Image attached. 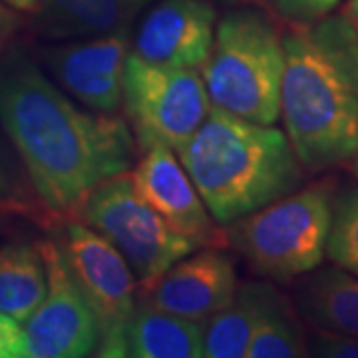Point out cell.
Segmentation results:
<instances>
[{"label":"cell","mask_w":358,"mask_h":358,"mask_svg":"<svg viewBox=\"0 0 358 358\" xmlns=\"http://www.w3.org/2000/svg\"><path fill=\"white\" fill-rule=\"evenodd\" d=\"M237 273L221 247H199L155 282L148 301L181 319L207 322L233 299Z\"/></svg>","instance_id":"4fadbf2b"},{"label":"cell","mask_w":358,"mask_h":358,"mask_svg":"<svg viewBox=\"0 0 358 358\" xmlns=\"http://www.w3.org/2000/svg\"><path fill=\"white\" fill-rule=\"evenodd\" d=\"M122 103L140 150L162 143L173 152L197 131L211 108L199 70L148 62L131 50L122 76Z\"/></svg>","instance_id":"52a82bcc"},{"label":"cell","mask_w":358,"mask_h":358,"mask_svg":"<svg viewBox=\"0 0 358 358\" xmlns=\"http://www.w3.org/2000/svg\"><path fill=\"white\" fill-rule=\"evenodd\" d=\"M343 14L348 18V22L358 30V0H346Z\"/></svg>","instance_id":"4316f807"},{"label":"cell","mask_w":358,"mask_h":358,"mask_svg":"<svg viewBox=\"0 0 358 358\" xmlns=\"http://www.w3.org/2000/svg\"><path fill=\"white\" fill-rule=\"evenodd\" d=\"M327 257L358 277V185H346L334 195Z\"/></svg>","instance_id":"ffe728a7"},{"label":"cell","mask_w":358,"mask_h":358,"mask_svg":"<svg viewBox=\"0 0 358 358\" xmlns=\"http://www.w3.org/2000/svg\"><path fill=\"white\" fill-rule=\"evenodd\" d=\"M205 322L181 319L154 307L150 301L134 310L126 336V357L197 358L203 357Z\"/></svg>","instance_id":"2e32d148"},{"label":"cell","mask_w":358,"mask_h":358,"mask_svg":"<svg viewBox=\"0 0 358 358\" xmlns=\"http://www.w3.org/2000/svg\"><path fill=\"white\" fill-rule=\"evenodd\" d=\"M282 70V32L263 8L237 4L217 20L201 68L211 106L275 126L281 117Z\"/></svg>","instance_id":"277c9868"},{"label":"cell","mask_w":358,"mask_h":358,"mask_svg":"<svg viewBox=\"0 0 358 358\" xmlns=\"http://www.w3.org/2000/svg\"><path fill=\"white\" fill-rule=\"evenodd\" d=\"M56 235L66 263L92 308L100 343L96 357H126V336L134 317L138 282L114 245L80 219H64Z\"/></svg>","instance_id":"ba28073f"},{"label":"cell","mask_w":358,"mask_h":358,"mask_svg":"<svg viewBox=\"0 0 358 358\" xmlns=\"http://www.w3.org/2000/svg\"><path fill=\"white\" fill-rule=\"evenodd\" d=\"M296 308L313 329L358 336V277L336 265L310 271L299 287Z\"/></svg>","instance_id":"9a60e30c"},{"label":"cell","mask_w":358,"mask_h":358,"mask_svg":"<svg viewBox=\"0 0 358 358\" xmlns=\"http://www.w3.org/2000/svg\"><path fill=\"white\" fill-rule=\"evenodd\" d=\"M18 13H34L38 6V0H4Z\"/></svg>","instance_id":"484cf974"},{"label":"cell","mask_w":358,"mask_h":358,"mask_svg":"<svg viewBox=\"0 0 358 358\" xmlns=\"http://www.w3.org/2000/svg\"><path fill=\"white\" fill-rule=\"evenodd\" d=\"M333 181L322 179L223 227L225 241L251 268L287 282L320 267L333 221Z\"/></svg>","instance_id":"5b68a950"},{"label":"cell","mask_w":358,"mask_h":358,"mask_svg":"<svg viewBox=\"0 0 358 358\" xmlns=\"http://www.w3.org/2000/svg\"><path fill=\"white\" fill-rule=\"evenodd\" d=\"M215 28L217 13L211 0H159L138 26L131 52L155 64L201 70Z\"/></svg>","instance_id":"7c38bea8"},{"label":"cell","mask_w":358,"mask_h":358,"mask_svg":"<svg viewBox=\"0 0 358 358\" xmlns=\"http://www.w3.org/2000/svg\"><path fill=\"white\" fill-rule=\"evenodd\" d=\"M129 54V32L78 38L52 46L44 62L58 86L94 112L114 114L122 103V76Z\"/></svg>","instance_id":"8fae6325"},{"label":"cell","mask_w":358,"mask_h":358,"mask_svg":"<svg viewBox=\"0 0 358 358\" xmlns=\"http://www.w3.org/2000/svg\"><path fill=\"white\" fill-rule=\"evenodd\" d=\"M117 249L143 293L197 247L167 225L134 185L131 173L100 183L78 209L76 217Z\"/></svg>","instance_id":"8992f818"},{"label":"cell","mask_w":358,"mask_h":358,"mask_svg":"<svg viewBox=\"0 0 358 358\" xmlns=\"http://www.w3.org/2000/svg\"><path fill=\"white\" fill-rule=\"evenodd\" d=\"M0 358H24V333L18 322L0 310Z\"/></svg>","instance_id":"cb8c5ba5"},{"label":"cell","mask_w":358,"mask_h":358,"mask_svg":"<svg viewBox=\"0 0 358 358\" xmlns=\"http://www.w3.org/2000/svg\"><path fill=\"white\" fill-rule=\"evenodd\" d=\"M308 355L322 358H358V336L355 334L329 333L315 329L313 336H307Z\"/></svg>","instance_id":"603a6c76"},{"label":"cell","mask_w":358,"mask_h":358,"mask_svg":"<svg viewBox=\"0 0 358 358\" xmlns=\"http://www.w3.org/2000/svg\"><path fill=\"white\" fill-rule=\"evenodd\" d=\"M303 357H308V345L299 315L293 305L268 285L245 358Z\"/></svg>","instance_id":"d6986e66"},{"label":"cell","mask_w":358,"mask_h":358,"mask_svg":"<svg viewBox=\"0 0 358 358\" xmlns=\"http://www.w3.org/2000/svg\"><path fill=\"white\" fill-rule=\"evenodd\" d=\"M281 117L301 166L324 171L358 155V30L345 14L282 34Z\"/></svg>","instance_id":"7a4b0ae2"},{"label":"cell","mask_w":358,"mask_h":358,"mask_svg":"<svg viewBox=\"0 0 358 358\" xmlns=\"http://www.w3.org/2000/svg\"><path fill=\"white\" fill-rule=\"evenodd\" d=\"M0 215H16L38 223H52L30 181L14 169L0 152Z\"/></svg>","instance_id":"44dd1931"},{"label":"cell","mask_w":358,"mask_h":358,"mask_svg":"<svg viewBox=\"0 0 358 358\" xmlns=\"http://www.w3.org/2000/svg\"><path fill=\"white\" fill-rule=\"evenodd\" d=\"M0 126L52 223L76 217L100 183L128 173L140 150L126 120L82 110L18 46L0 54Z\"/></svg>","instance_id":"6da1fadb"},{"label":"cell","mask_w":358,"mask_h":358,"mask_svg":"<svg viewBox=\"0 0 358 358\" xmlns=\"http://www.w3.org/2000/svg\"><path fill=\"white\" fill-rule=\"evenodd\" d=\"M152 0H38L36 30L52 40H78L129 32Z\"/></svg>","instance_id":"5bb4252c"},{"label":"cell","mask_w":358,"mask_h":358,"mask_svg":"<svg viewBox=\"0 0 358 358\" xmlns=\"http://www.w3.org/2000/svg\"><path fill=\"white\" fill-rule=\"evenodd\" d=\"M176 154L221 227L289 195L303 179L285 131L215 106Z\"/></svg>","instance_id":"3957f363"},{"label":"cell","mask_w":358,"mask_h":358,"mask_svg":"<svg viewBox=\"0 0 358 358\" xmlns=\"http://www.w3.org/2000/svg\"><path fill=\"white\" fill-rule=\"evenodd\" d=\"M273 10L291 24H310L329 16L341 0H268Z\"/></svg>","instance_id":"7402d4cb"},{"label":"cell","mask_w":358,"mask_h":358,"mask_svg":"<svg viewBox=\"0 0 358 358\" xmlns=\"http://www.w3.org/2000/svg\"><path fill=\"white\" fill-rule=\"evenodd\" d=\"M134 167V185L171 229L199 247H225V233L207 211L178 154L162 143L141 150Z\"/></svg>","instance_id":"30bf717a"},{"label":"cell","mask_w":358,"mask_h":358,"mask_svg":"<svg viewBox=\"0 0 358 358\" xmlns=\"http://www.w3.org/2000/svg\"><path fill=\"white\" fill-rule=\"evenodd\" d=\"M18 10L4 0H0V54L13 46V40L16 36V30L20 26Z\"/></svg>","instance_id":"d4e9b609"},{"label":"cell","mask_w":358,"mask_h":358,"mask_svg":"<svg viewBox=\"0 0 358 358\" xmlns=\"http://www.w3.org/2000/svg\"><path fill=\"white\" fill-rule=\"evenodd\" d=\"M215 2H221V4H241L245 0H215Z\"/></svg>","instance_id":"83f0119b"},{"label":"cell","mask_w":358,"mask_h":358,"mask_svg":"<svg viewBox=\"0 0 358 358\" xmlns=\"http://www.w3.org/2000/svg\"><path fill=\"white\" fill-rule=\"evenodd\" d=\"M46 265V294L22 322L24 358H84L96 355L98 322L66 263L56 237L38 241Z\"/></svg>","instance_id":"9c48e42d"},{"label":"cell","mask_w":358,"mask_h":358,"mask_svg":"<svg viewBox=\"0 0 358 358\" xmlns=\"http://www.w3.org/2000/svg\"><path fill=\"white\" fill-rule=\"evenodd\" d=\"M46 265L38 243L0 247V310L24 322L46 294Z\"/></svg>","instance_id":"ac0fdd59"},{"label":"cell","mask_w":358,"mask_h":358,"mask_svg":"<svg viewBox=\"0 0 358 358\" xmlns=\"http://www.w3.org/2000/svg\"><path fill=\"white\" fill-rule=\"evenodd\" d=\"M268 282H241L225 307L203 327V357L245 358Z\"/></svg>","instance_id":"e0dca14e"},{"label":"cell","mask_w":358,"mask_h":358,"mask_svg":"<svg viewBox=\"0 0 358 358\" xmlns=\"http://www.w3.org/2000/svg\"><path fill=\"white\" fill-rule=\"evenodd\" d=\"M352 162H355V173H357V178H358V155L352 159Z\"/></svg>","instance_id":"f1b7e54d"}]
</instances>
